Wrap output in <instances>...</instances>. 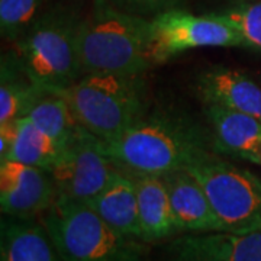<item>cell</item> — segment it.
<instances>
[{"label":"cell","mask_w":261,"mask_h":261,"mask_svg":"<svg viewBox=\"0 0 261 261\" xmlns=\"http://www.w3.org/2000/svg\"><path fill=\"white\" fill-rule=\"evenodd\" d=\"M116 167L130 173L163 176L218 152L212 132L177 112L145 113L119 137L102 141Z\"/></svg>","instance_id":"6da1fadb"},{"label":"cell","mask_w":261,"mask_h":261,"mask_svg":"<svg viewBox=\"0 0 261 261\" xmlns=\"http://www.w3.org/2000/svg\"><path fill=\"white\" fill-rule=\"evenodd\" d=\"M149 19L119 9L111 0H93L79 32V56L83 74H145Z\"/></svg>","instance_id":"7a4b0ae2"},{"label":"cell","mask_w":261,"mask_h":261,"mask_svg":"<svg viewBox=\"0 0 261 261\" xmlns=\"http://www.w3.org/2000/svg\"><path fill=\"white\" fill-rule=\"evenodd\" d=\"M144 75L87 73L54 93L67 100L84 129L111 141L147 113Z\"/></svg>","instance_id":"3957f363"},{"label":"cell","mask_w":261,"mask_h":261,"mask_svg":"<svg viewBox=\"0 0 261 261\" xmlns=\"http://www.w3.org/2000/svg\"><path fill=\"white\" fill-rule=\"evenodd\" d=\"M82 19L74 8L54 6L39 15L15 45L28 74L41 89L58 92L83 75L79 56Z\"/></svg>","instance_id":"277c9868"},{"label":"cell","mask_w":261,"mask_h":261,"mask_svg":"<svg viewBox=\"0 0 261 261\" xmlns=\"http://www.w3.org/2000/svg\"><path fill=\"white\" fill-rule=\"evenodd\" d=\"M41 216L63 261H147L142 241L115 231L90 206L57 196Z\"/></svg>","instance_id":"5b68a950"},{"label":"cell","mask_w":261,"mask_h":261,"mask_svg":"<svg viewBox=\"0 0 261 261\" xmlns=\"http://www.w3.org/2000/svg\"><path fill=\"white\" fill-rule=\"evenodd\" d=\"M185 170L203 187L228 232L261 228V192L251 171L226 163L218 152L197 159Z\"/></svg>","instance_id":"8992f818"},{"label":"cell","mask_w":261,"mask_h":261,"mask_svg":"<svg viewBox=\"0 0 261 261\" xmlns=\"http://www.w3.org/2000/svg\"><path fill=\"white\" fill-rule=\"evenodd\" d=\"M205 47H241L240 32L225 19L214 15H193L180 8L149 19L147 56L151 65L163 64L178 54Z\"/></svg>","instance_id":"52a82bcc"},{"label":"cell","mask_w":261,"mask_h":261,"mask_svg":"<svg viewBox=\"0 0 261 261\" xmlns=\"http://www.w3.org/2000/svg\"><path fill=\"white\" fill-rule=\"evenodd\" d=\"M116 164L106 154L102 140L80 128L48 168L57 196L87 205L102 192L116 173Z\"/></svg>","instance_id":"ba28073f"},{"label":"cell","mask_w":261,"mask_h":261,"mask_svg":"<svg viewBox=\"0 0 261 261\" xmlns=\"http://www.w3.org/2000/svg\"><path fill=\"white\" fill-rule=\"evenodd\" d=\"M57 189L49 171L13 160L0 161L2 214L35 218L56 202Z\"/></svg>","instance_id":"9c48e42d"},{"label":"cell","mask_w":261,"mask_h":261,"mask_svg":"<svg viewBox=\"0 0 261 261\" xmlns=\"http://www.w3.org/2000/svg\"><path fill=\"white\" fill-rule=\"evenodd\" d=\"M167 186L178 232H224V222L211 205L203 187L187 170L161 176Z\"/></svg>","instance_id":"30bf717a"},{"label":"cell","mask_w":261,"mask_h":261,"mask_svg":"<svg viewBox=\"0 0 261 261\" xmlns=\"http://www.w3.org/2000/svg\"><path fill=\"white\" fill-rule=\"evenodd\" d=\"M202 103H212L255 116L261 121V86L241 71L212 65L203 70L196 82Z\"/></svg>","instance_id":"8fae6325"},{"label":"cell","mask_w":261,"mask_h":261,"mask_svg":"<svg viewBox=\"0 0 261 261\" xmlns=\"http://www.w3.org/2000/svg\"><path fill=\"white\" fill-rule=\"evenodd\" d=\"M171 252L202 261H261V228L245 232H200L171 244Z\"/></svg>","instance_id":"7c38bea8"},{"label":"cell","mask_w":261,"mask_h":261,"mask_svg":"<svg viewBox=\"0 0 261 261\" xmlns=\"http://www.w3.org/2000/svg\"><path fill=\"white\" fill-rule=\"evenodd\" d=\"M203 113L218 152L254 163L261 148L260 119L212 103H203Z\"/></svg>","instance_id":"4fadbf2b"},{"label":"cell","mask_w":261,"mask_h":261,"mask_svg":"<svg viewBox=\"0 0 261 261\" xmlns=\"http://www.w3.org/2000/svg\"><path fill=\"white\" fill-rule=\"evenodd\" d=\"M64 145L34 125L27 116L0 123V161L13 160L28 166L51 168Z\"/></svg>","instance_id":"5bb4252c"},{"label":"cell","mask_w":261,"mask_h":261,"mask_svg":"<svg viewBox=\"0 0 261 261\" xmlns=\"http://www.w3.org/2000/svg\"><path fill=\"white\" fill-rule=\"evenodd\" d=\"M128 173L137 187L141 241L159 243L178 233L167 186L163 177L157 174Z\"/></svg>","instance_id":"9a60e30c"},{"label":"cell","mask_w":261,"mask_h":261,"mask_svg":"<svg viewBox=\"0 0 261 261\" xmlns=\"http://www.w3.org/2000/svg\"><path fill=\"white\" fill-rule=\"evenodd\" d=\"M87 206H90L115 231L141 241L137 187L128 171L118 167L109 185Z\"/></svg>","instance_id":"2e32d148"},{"label":"cell","mask_w":261,"mask_h":261,"mask_svg":"<svg viewBox=\"0 0 261 261\" xmlns=\"http://www.w3.org/2000/svg\"><path fill=\"white\" fill-rule=\"evenodd\" d=\"M5 216L0 226V261H63L42 222Z\"/></svg>","instance_id":"e0dca14e"},{"label":"cell","mask_w":261,"mask_h":261,"mask_svg":"<svg viewBox=\"0 0 261 261\" xmlns=\"http://www.w3.org/2000/svg\"><path fill=\"white\" fill-rule=\"evenodd\" d=\"M45 90L28 74L20 57L15 51L2 56L0 63V123L25 116Z\"/></svg>","instance_id":"ac0fdd59"},{"label":"cell","mask_w":261,"mask_h":261,"mask_svg":"<svg viewBox=\"0 0 261 261\" xmlns=\"http://www.w3.org/2000/svg\"><path fill=\"white\" fill-rule=\"evenodd\" d=\"M42 132L65 145L83 128L75 119L70 105L63 96L54 92H44L25 113Z\"/></svg>","instance_id":"d6986e66"},{"label":"cell","mask_w":261,"mask_h":261,"mask_svg":"<svg viewBox=\"0 0 261 261\" xmlns=\"http://www.w3.org/2000/svg\"><path fill=\"white\" fill-rule=\"evenodd\" d=\"M45 0H0V32L16 45L41 15Z\"/></svg>","instance_id":"ffe728a7"},{"label":"cell","mask_w":261,"mask_h":261,"mask_svg":"<svg viewBox=\"0 0 261 261\" xmlns=\"http://www.w3.org/2000/svg\"><path fill=\"white\" fill-rule=\"evenodd\" d=\"M212 13L229 22L240 32L244 48L261 51V0L233 2L231 6Z\"/></svg>","instance_id":"44dd1931"},{"label":"cell","mask_w":261,"mask_h":261,"mask_svg":"<svg viewBox=\"0 0 261 261\" xmlns=\"http://www.w3.org/2000/svg\"><path fill=\"white\" fill-rule=\"evenodd\" d=\"M119 9L151 19L166 10L178 8L183 0H111Z\"/></svg>","instance_id":"7402d4cb"},{"label":"cell","mask_w":261,"mask_h":261,"mask_svg":"<svg viewBox=\"0 0 261 261\" xmlns=\"http://www.w3.org/2000/svg\"><path fill=\"white\" fill-rule=\"evenodd\" d=\"M168 261H202V260H196V258H190V257H185V255H177L174 254V258Z\"/></svg>","instance_id":"603a6c76"},{"label":"cell","mask_w":261,"mask_h":261,"mask_svg":"<svg viewBox=\"0 0 261 261\" xmlns=\"http://www.w3.org/2000/svg\"><path fill=\"white\" fill-rule=\"evenodd\" d=\"M252 178H254V181H255V185L258 187V190L261 192V178H258L255 174H252Z\"/></svg>","instance_id":"cb8c5ba5"},{"label":"cell","mask_w":261,"mask_h":261,"mask_svg":"<svg viewBox=\"0 0 261 261\" xmlns=\"http://www.w3.org/2000/svg\"><path fill=\"white\" fill-rule=\"evenodd\" d=\"M254 164H258V166L261 167V148H260V151H258V154H257L255 160H254Z\"/></svg>","instance_id":"d4e9b609"},{"label":"cell","mask_w":261,"mask_h":261,"mask_svg":"<svg viewBox=\"0 0 261 261\" xmlns=\"http://www.w3.org/2000/svg\"><path fill=\"white\" fill-rule=\"evenodd\" d=\"M235 2H252V0H235Z\"/></svg>","instance_id":"484cf974"}]
</instances>
